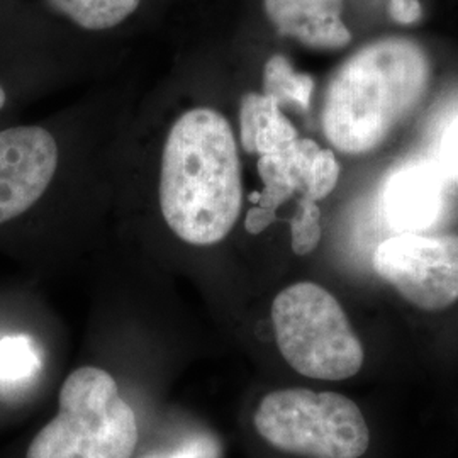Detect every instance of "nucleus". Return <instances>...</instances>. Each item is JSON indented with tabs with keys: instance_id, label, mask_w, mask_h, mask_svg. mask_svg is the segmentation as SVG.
<instances>
[{
	"instance_id": "f257e3e1",
	"label": "nucleus",
	"mask_w": 458,
	"mask_h": 458,
	"mask_svg": "<svg viewBox=\"0 0 458 458\" xmlns=\"http://www.w3.org/2000/svg\"><path fill=\"white\" fill-rule=\"evenodd\" d=\"M242 202V166L228 119L209 107L187 111L165 141L160 172L165 223L189 245H216L234 228Z\"/></svg>"
},
{
	"instance_id": "f03ea898",
	"label": "nucleus",
	"mask_w": 458,
	"mask_h": 458,
	"mask_svg": "<svg viewBox=\"0 0 458 458\" xmlns=\"http://www.w3.org/2000/svg\"><path fill=\"white\" fill-rule=\"evenodd\" d=\"M431 82L426 49L410 38H384L346 58L327 83L323 131L344 155L380 147L425 98Z\"/></svg>"
},
{
	"instance_id": "7ed1b4c3",
	"label": "nucleus",
	"mask_w": 458,
	"mask_h": 458,
	"mask_svg": "<svg viewBox=\"0 0 458 458\" xmlns=\"http://www.w3.org/2000/svg\"><path fill=\"white\" fill-rule=\"evenodd\" d=\"M136 445V414L114 377L89 365L66 377L58 414L34 437L26 458H131Z\"/></svg>"
},
{
	"instance_id": "20e7f679",
	"label": "nucleus",
	"mask_w": 458,
	"mask_h": 458,
	"mask_svg": "<svg viewBox=\"0 0 458 458\" xmlns=\"http://www.w3.org/2000/svg\"><path fill=\"white\" fill-rule=\"evenodd\" d=\"M278 350L297 374L344 380L360 372L365 352L338 299L323 285L297 282L272 304Z\"/></svg>"
},
{
	"instance_id": "39448f33",
	"label": "nucleus",
	"mask_w": 458,
	"mask_h": 458,
	"mask_svg": "<svg viewBox=\"0 0 458 458\" xmlns=\"http://www.w3.org/2000/svg\"><path fill=\"white\" fill-rule=\"evenodd\" d=\"M253 425L270 446L295 457L360 458L370 446L363 412L344 394L302 387L268 393Z\"/></svg>"
},
{
	"instance_id": "423d86ee",
	"label": "nucleus",
	"mask_w": 458,
	"mask_h": 458,
	"mask_svg": "<svg viewBox=\"0 0 458 458\" xmlns=\"http://www.w3.org/2000/svg\"><path fill=\"white\" fill-rule=\"evenodd\" d=\"M374 268L412 306L446 310L458 301V234L399 233L377 246Z\"/></svg>"
},
{
	"instance_id": "0eeeda50",
	"label": "nucleus",
	"mask_w": 458,
	"mask_h": 458,
	"mask_svg": "<svg viewBox=\"0 0 458 458\" xmlns=\"http://www.w3.org/2000/svg\"><path fill=\"white\" fill-rule=\"evenodd\" d=\"M58 166V145L39 126L0 131V225L31 209Z\"/></svg>"
},
{
	"instance_id": "6e6552de",
	"label": "nucleus",
	"mask_w": 458,
	"mask_h": 458,
	"mask_svg": "<svg viewBox=\"0 0 458 458\" xmlns=\"http://www.w3.org/2000/svg\"><path fill=\"white\" fill-rule=\"evenodd\" d=\"M263 9L278 34L306 48L333 51L352 41L342 19L344 0H263Z\"/></svg>"
},
{
	"instance_id": "1a4fd4ad",
	"label": "nucleus",
	"mask_w": 458,
	"mask_h": 458,
	"mask_svg": "<svg viewBox=\"0 0 458 458\" xmlns=\"http://www.w3.org/2000/svg\"><path fill=\"white\" fill-rule=\"evenodd\" d=\"M443 204V172L428 164L399 170L382 197L387 223L401 233H418L431 226Z\"/></svg>"
},
{
	"instance_id": "9d476101",
	"label": "nucleus",
	"mask_w": 458,
	"mask_h": 458,
	"mask_svg": "<svg viewBox=\"0 0 458 458\" xmlns=\"http://www.w3.org/2000/svg\"><path fill=\"white\" fill-rule=\"evenodd\" d=\"M297 138L294 124L282 114L274 98L257 92L242 98L240 140L246 153L276 155L293 145Z\"/></svg>"
},
{
	"instance_id": "9b49d317",
	"label": "nucleus",
	"mask_w": 458,
	"mask_h": 458,
	"mask_svg": "<svg viewBox=\"0 0 458 458\" xmlns=\"http://www.w3.org/2000/svg\"><path fill=\"white\" fill-rule=\"evenodd\" d=\"M49 7L89 31L115 28L138 9L141 0H47Z\"/></svg>"
},
{
	"instance_id": "f8f14e48",
	"label": "nucleus",
	"mask_w": 458,
	"mask_h": 458,
	"mask_svg": "<svg viewBox=\"0 0 458 458\" xmlns=\"http://www.w3.org/2000/svg\"><path fill=\"white\" fill-rule=\"evenodd\" d=\"M314 81L308 73L295 72L284 55H274L263 68V94L274 98L280 107L295 106L302 111L310 109Z\"/></svg>"
},
{
	"instance_id": "ddd939ff",
	"label": "nucleus",
	"mask_w": 458,
	"mask_h": 458,
	"mask_svg": "<svg viewBox=\"0 0 458 458\" xmlns=\"http://www.w3.org/2000/svg\"><path fill=\"white\" fill-rule=\"evenodd\" d=\"M41 367L34 342L26 335L0 338V378L22 380L34 376Z\"/></svg>"
},
{
	"instance_id": "4468645a",
	"label": "nucleus",
	"mask_w": 458,
	"mask_h": 458,
	"mask_svg": "<svg viewBox=\"0 0 458 458\" xmlns=\"http://www.w3.org/2000/svg\"><path fill=\"white\" fill-rule=\"evenodd\" d=\"M321 234V209L318 202L301 197L294 217L291 219L293 251L299 257L310 255L319 245Z\"/></svg>"
},
{
	"instance_id": "2eb2a0df",
	"label": "nucleus",
	"mask_w": 458,
	"mask_h": 458,
	"mask_svg": "<svg viewBox=\"0 0 458 458\" xmlns=\"http://www.w3.org/2000/svg\"><path fill=\"white\" fill-rule=\"evenodd\" d=\"M340 179V164L331 149H319L312 162L310 182L302 197L310 200H321L329 196Z\"/></svg>"
},
{
	"instance_id": "dca6fc26",
	"label": "nucleus",
	"mask_w": 458,
	"mask_h": 458,
	"mask_svg": "<svg viewBox=\"0 0 458 458\" xmlns=\"http://www.w3.org/2000/svg\"><path fill=\"white\" fill-rule=\"evenodd\" d=\"M223 446L211 433H197L168 452L148 454L141 458H221Z\"/></svg>"
},
{
	"instance_id": "f3484780",
	"label": "nucleus",
	"mask_w": 458,
	"mask_h": 458,
	"mask_svg": "<svg viewBox=\"0 0 458 458\" xmlns=\"http://www.w3.org/2000/svg\"><path fill=\"white\" fill-rule=\"evenodd\" d=\"M440 170L446 175L458 177V119L443 134L440 143Z\"/></svg>"
},
{
	"instance_id": "a211bd4d",
	"label": "nucleus",
	"mask_w": 458,
	"mask_h": 458,
	"mask_svg": "<svg viewBox=\"0 0 458 458\" xmlns=\"http://www.w3.org/2000/svg\"><path fill=\"white\" fill-rule=\"evenodd\" d=\"M387 11L394 22L403 26L416 24L423 17V7L420 0H389Z\"/></svg>"
},
{
	"instance_id": "6ab92c4d",
	"label": "nucleus",
	"mask_w": 458,
	"mask_h": 458,
	"mask_svg": "<svg viewBox=\"0 0 458 458\" xmlns=\"http://www.w3.org/2000/svg\"><path fill=\"white\" fill-rule=\"evenodd\" d=\"M277 221V213L265 209L260 206H253L246 214L245 228L251 234H260L262 231L268 228Z\"/></svg>"
},
{
	"instance_id": "aec40b11",
	"label": "nucleus",
	"mask_w": 458,
	"mask_h": 458,
	"mask_svg": "<svg viewBox=\"0 0 458 458\" xmlns=\"http://www.w3.org/2000/svg\"><path fill=\"white\" fill-rule=\"evenodd\" d=\"M5 102H7V94H5V90H4V87L0 85V111L4 109V106H5Z\"/></svg>"
}]
</instances>
